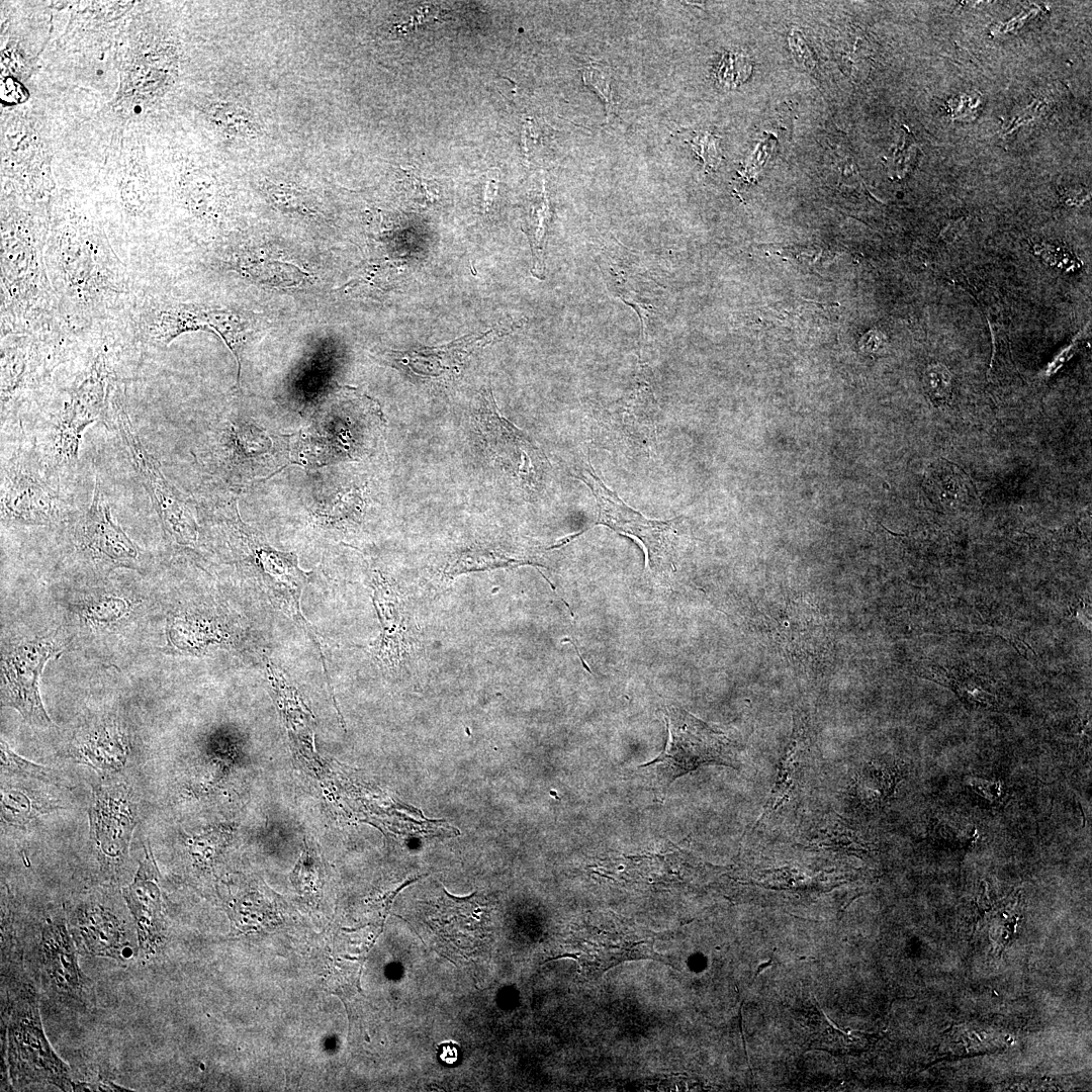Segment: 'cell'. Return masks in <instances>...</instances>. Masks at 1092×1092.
Returning a JSON list of instances; mask_svg holds the SVG:
<instances>
[{"label": "cell", "mask_w": 1092, "mask_h": 1092, "mask_svg": "<svg viewBox=\"0 0 1092 1092\" xmlns=\"http://www.w3.org/2000/svg\"><path fill=\"white\" fill-rule=\"evenodd\" d=\"M201 312L207 331L218 334L235 355L240 375L241 354L250 334L249 320L233 309L201 306Z\"/></svg>", "instance_id": "cell-20"}, {"label": "cell", "mask_w": 1092, "mask_h": 1092, "mask_svg": "<svg viewBox=\"0 0 1092 1092\" xmlns=\"http://www.w3.org/2000/svg\"><path fill=\"white\" fill-rule=\"evenodd\" d=\"M575 477L585 483L596 498V525L638 539L646 551L649 573L655 581L667 584L675 570L679 519L658 521L644 517L628 507L588 467L579 469Z\"/></svg>", "instance_id": "cell-1"}, {"label": "cell", "mask_w": 1092, "mask_h": 1092, "mask_svg": "<svg viewBox=\"0 0 1092 1092\" xmlns=\"http://www.w3.org/2000/svg\"><path fill=\"white\" fill-rule=\"evenodd\" d=\"M36 355L27 343L5 345L1 350V411L16 399L36 378Z\"/></svg>", "instance_id": "cell-17"}, {"label": "cell", "mask_w": 1092, "mask_h": 1092, "mask_svg": "<svg viewBox=\"0 0 1092 1092\" xmlns=\"http://www.w3.org/2000/svg\"><path fill=\"white\" fill-rule=\"evenodd\" d=\"M972 786L974 790L989 800H994L1000 794V786L998 783L988 782L985 780H973Z\"/></svg>", "instance_id": "cell-28"}, {"label": "cell", "mask_w": 1092, "mask_h": 1092, "mask_svg": "<svg viewBox=\"0 0 1092 1092\" xmlns=\"http://www.w3.org/2000/svg\"><path fill=\"white\" fill-rule=\"evenodd\" d=\"M145 330L150 341L164 346L186 332L206 331L200 306L192 304H177L150 312Z\"/></svg>", "instance_id": "cell-18"}, {"label": "cell", "mask_w": 1092, "mask_h": 1092, "mask_svg": "<svg viewBox=\"0 0 1092 1092\" xmlns=\"http://www.w3.org/2000/svg\"><path fill=\"white\" fill-rule=\"evenodd\" d=\"M924 488L927 496L944 509L957 510L974 499V487L968 476L944 459L928 467Z\"/></svg>", "instance_id": "cell-16"}, {"label": "cell", "mask_w": 1092, "mask_h": 1092, "mask_svg": "<svg viewBox=\"0 0 1092 1092\" xmlns=\"http://www.w3.org/2000/svg\"><path fill=\"white\" fill-rule=\"evenodd\" d=\"M694 151L704 160L706 168H715L721 162V155L717 147V138L708 131L694 132L689 140Z\"/></svg>", "instance_id": "cell-26"}, {"label": "cell", "mask_w": 1092, "mask_h": 1092, "mask_svg": "<svg viewBox=\"0 0 1092 1092\" xmlns=\"http://www.w3.org/2000/svg\"><path fill=\"white\" fill-rule=\"evenodd\" d=\"M455 898L445 890L443 895L426 908V923L432 931L433 943L443 954L469 957L482 943L481 907L473 899Z\"/></svg>", "instance_id": "cell-9"}, {"label": "cell", "mask_w": 1092, "mask_h": 1092, "mask_svg": "<svg viewBox=\"0 0 1092 1092\" xmlns=\"http://www.w3.org/2000/svg\"><path fill=\"white\" fill-rule=\"evenodd\" d=\"M479 425L491 450L524 480L532 482L541 472L544 459L540 450L523 433L499 416L493 398H484Z\"/></svg>", "instance_id": "cell-13"}, {"label": "cell", "mask_w": 1092, "mask_h": 1092, "mask_svg": "<svg viewBox=\"0 0 1092 1092\" xmlns=\"http://www.w3.org/2000/svg\"><path fill=\"white\" fill-rule=\"evenodd\" d=\"M80 540L93 557L115 566H134L140 559L138 546L112 518L98 474L91 504L81 521Z\"/></svg>", "instance_id": "cell-10"}, {"label": "cell", "mask_w": 1092, "mask_h": 1092, "mask_svg": "<svg viewBox=\"0 0 1092 1092\" xmlns=\"http://www.w3.org/2000/svg\"><path fill=\"white\" fill-rule=\"evenodd\" d=\"M923 386L935 405L946 403L951 395V376L941 364L929 365L923 375Z\"/></svg>", "instance_id": "cell-25"}, {"label": "cell", "mask_w": 1092, "mask_h": 1092, "mask_svg": "<svg viewBox=\"0 0 1092 1092\" xmlns=\"http://www.w3.org/2000/svg\"><path fill=\"white\" fill-rule=\"evenodd\" d=\"M668 739L662 752L640 767H653L664 787L705 764L735 767V757L727 737L681 708H664Z\"/></svg>", "instance_id": "cell-2"}, {"label": "cell", "mask_w": 1092, "mask_h": 1092, "mask_svg": "<svg viewBox=\"0 0 1092 1092\" xmlns=\"http://www.w3.org/2000/svg\"><path fill=\"white\" fill-rule=\"evenodd\" d=\"M937 827L941 837L963 844L969 842L975 834L973 826L961 820L944 819Z\"/></svg>", "instance_id": "cell-27"}, {"label": "cell", "mask_w": 1092, "mask_h": 1092, "mask_svg": "<svg viewBox=\"0 0 1092 1092\" xmlns=\"http://www.w3.org/2000/svg\"><path fill=\"white\" fill-rule=\"evenodd\" d=\"M10 1075L19 1085L48 1083L73 1091L69 1067L52 1050L34 995L25 990L11 1011L8 1029Z\"/></svg>", "instance_id": "cell-4"}, {"label": "cell", "mask_w": 1092, "mask_h": 1092, "mask_svg": "<svg viewBox=\"0 0 1092 1092\" xmlns=\"http://www.w3.org/2000/svg\"><path fill=\"white\" fill-rule=\"evenodd\" d=\"M813 754L811 731L803 721L796 723L766 804L756 822L746 832L762 830L779 816L796 808L812 782L815 766Z\"/></svg>", "instance_id": "cell-8"}, {"label": "cell", "mask_w": 1092, "mask_h": 1092, "mask_svg": "<svg viewBox=\"0 0 1092 1092\" xmlns=\"http://www.w3.org/2000/svg\"><path fill=\"white\" fill-rule=\"evenodd\" d=\"M94 840L104 867H118L125 858L132 829L133 804L124 790L100 789L91 808Z\"/></svg>", "instance_id": "cell-11"}, {"label": "cell", "mask_w": 1092, "mask_h": 1092, "mask_svg": "<svg viewBox=\"0 0 1092 1092\" xmlns=\"http://www.w3.org/2000/svg\"><path fill=\"white\" fill-rule=\"evenodd\" d=\"M582 80L585 85L592 86L604 100L608 118L615 115L618 111V102L612 86L611 70L602 64L589 63L583 67Z\"/></svg>", "instance_id": "cell-21"}, {"label": "cell", "mask_w": 1092, "mask_h": 1092, "mask_svg": "<svg viewBox=\"0 0 1092 1092\" xmlns=\"http://www.w3.org/2000/svg\"><path fill=\"white\" fill-rule=\"evenodd\" d=\"M1 766L5 771L35 778L47 783L60 785L59 778L52 769L32 763L14 753L1 739Z\"/></svg>", "instance_id": "cell-23"}, {"label": "cell", "mask_w": 1092, "mask_h": 1092, "mask_svg": "<svg viewBox=\"0 0 1092 1092\" xmlns=\"http://www.w3.org/2000/svg\"><path fill=\"white\" fill-rule=\"evenodd\" d=\"M32 802V799L21 791L5 790L2 792V816L10 823H24L43 810Z\"/></svg>", "instance_id": "cell-24"}, {"label": "cell", "mask_w": 1092, "mask_h": 1092, "mask_svg": "<svg viewBox=\"0 0 1092 1092\" xmlns=\"http://www.w3.org/2000/svg\"><path fill=\"white\" fill-rule=\"evenodd\" d=\"M111 387L108 358L104 352H99L71 391L53 428L49 445V463L53 468L76 466L84 431L93 423L106 419Z\"/></svg>", "instance_id": "cell-3"}, {"label": "cell", "mask_w": 1092, "mask_h": 1092, "mask_svg": "<svg viewBox=\"0 0 1092 1092\" xmlns=\"http://www.w3.org/2000/svg\"><path fill=\"white\" fill-rule=\"evenodd\" d=\"M127 611L128 605L121 598L104 596L89 601L82 608V616L95 624H108L119 620Z\"/></svg>", "instance_id": "cell-22"}, {"label": "cell", "mask_w": 1092, "mask_h": 1092, "mask_svg": "<svg viewBox=\"0 0 1092 1092\" xmlns=\"http://www.w3.org/2000/svg\"><path fill=\"white\" fill-rule=\"evenodd\" d=\"M112 410L113 426L128 451L165 532L180 544L195 541L196 524L186 498L165 477L159 461L141 441L132 428L122 396H113Z\"/></svg>", "instance_id": "cell-5"}, {"label": "cell", "mask_w": 1092, "mask_h": 1092, "mask_svg": "<svg viewBox=\"0 0 1092 1092\" xmlns=\"http://www.w3.org/2000/svg\"><path fill=\"white\" fill-rule=\"evenodd\" d=\"M458 1044L453 1041L442 1042L438 1045L440 1059L446 1064H454L458 1060Z\"/></svg>", "instance_id": "cell-29"}, {"label": "cell", "mask_w": 1092, "mask_h": 1092, "mask_svg": "<svg viewBox=\"0 0 1092 1092\" xmlns=\"http://www.w3.org/2000/svg\"><path fill=\"white\" fill-rule=\"evenodd\" d=\"M57 633L7 647L1 657V703L17 710L33 726L52 725L38 693V678L47 661L60 653Z\"/></svg>", "instance_id": "cell-6"}, {"label": "cell", "mask_w": 1092, "mask_h": 1092, "mask_svg": "<svg viewBox=\"0 0 1092 1092\" xmlns=\"http://www.w3.org/2000/svg\"><path fill=\"white\" fill-rule=\"evenodd\" d=\"M134 919L140 947L147 953L156 952L165 939V920L162 909L159 871L151 847L130 885L122 891Z\"/></svg>", "instance_id": "cell-12"}, {"label": "cell", "mask_w": 1092, "mask_h": 1092, "mask_svg": "<svg viewBox=\"0 0 1092 1092\" xmlns=\"http://www.w3.org/2000/svg\"><path fill=\"white\" fill-rule=\"evenodd\" d=\"M84 759L100 768H117L126 756L121 735L113 726H100L91 732L80 748Z\"/></svg>", "instance_id": "cell-19"}, {"label": "cell", "mask_w": 1092, "mask_h": 1092, "mask_svg": "<svg viewBox=\"0 0 1092 1092\" xmlns=\"http://www.w3.org/2000/svg\"><path fill=\"white\" fill-rule=\"evenodd\" d=\"M2 520L48 525L59 519L61 498L40 472L20 453L1 469Z\"/></svg>", "instance_id": "cell-7"}, {"label": "cell", "mask_w": 1092, "mask_h": 1092, "mask_svg": "<svg viewBox=\"0 0 1092 1092\" xmlns=\"http://www.w3.org/2000/svg\"><path fill=\"white\" fill-rule=\"evenodd\" d=\"M74 931L79 947L88 954L115 960L126 957L124 930L117 917L102 907L82 910Z\"/></svg>", "instance_id": "cell-15"}, {"label": "cell", "mask_w": 1092, "mask_h": 1092, "mask_svg": "<svg viewBox=\"0 0 1092 1092\" xmlns=\"http://www.w3.org/2000/svg\"><path fill=\"white\" fill-rule=\"evenodd\" d=\"M39 949L44 974L53 986L69 996L79 997L84 978L63 920L50 921L43 926Z\"/></svg>", "instance_id": "cell-14"}]
</instances>
